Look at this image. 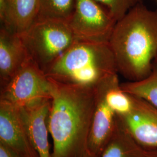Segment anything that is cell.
Wrapping results in <instances>:
<instances>
[{
    "label": "cell",
    "mask_w": 157,
    "mask_h": 157,
    "mask_svg": "<svg viewBox=\"0 0 157 157\" xmlns=\"http://www.w3.org/2000/svg\"><path fill=\"white\" fill-rule=\"evenodd\" d=\"M53 82L48 124L51 157H78L88 151L94 88Z\"/></svg>",
    "instance_id": "6da1fadb"
},
{
    "label": "cell",
    "mask_w": 157,
    "mask_h": 157,
    "mask_svg": "<svg viewBox=\"0 0 157 157\" xmlns=\"http://www.w3.org/2000/svg\"><path fill=\"white\" fill-rule=\"evenodd\" d=\"M118 73L138 81L151 72L157 54V10L140 3L116 23L109 40Z\"/></svg>",
    "instance_id": "7a4b0ae2"
},
{
    "label": "cell",
    "mask_w": 157,
    "mask_h": 157,
    "mask_svg": "<svg viewBox=\"0 0 157 157\" xmlns=\"http://www.w3.org/2000/svg\"><path fill=\"white\" fill-rule=\"evenodd\" d=\"M115 73L118 68L109 43L77 40L45 74L59 83L94 88Z\"/></svg>",
    "instance_id": "3957f363"
},
{
    "label": "cell",
    "mask_w": 157,
    "mask_h": 157,
    "mask_svg": "<svg viewBox=\"0 0 157 157\" xmlns=\"http://www.w3.org/2000/svg\"><path fill=\"white\" fill-rule=\"evenodd\" d=\"M20 36L30 58L45 73L78 40L68 23L37 20Z\"/></svg>",
    "instance_id": "277c9868"
},
{
    "label": "cell",
    "mask_w": 157,
    "mask_h": 157,
    "mask_svg": "<svg viewBox=\"0 0 157 157\" xmlns=\"http://www.w3.org/2000/svg\"><path fill=\"white\" fill-rule=\"evenodd\" d=\"M53 82L32 59L1 87L0 100L20 108L51 99Z\"/></svg>",
    "instance_id": "5b68a950"
},
{
    "label": "cell",
    "mask_w": 157,
    "mask_h": 157,
    "mask_svg": "<svg viewBox=\"0 0 157 157\" xmlns=\"http://www.w3.org/2000/svg\"><path fill=\"white\" fill-rule=\"evenodd\" d=\"M117 21L95 0H76L68 24L76 39L108 43Z\"/></svg>",
    "instance_id": "8992f818"
},
{
    "label": "cell",
    "mask_w": 157,
    "mask_h": 157,
    "mask_svg": "<svg viewBox=\"0 0 157 157\" xmlns=\"http://www.w3.org/2000/svg\"><path fill=\"white\" fill-rule=\"evenodd\" d=\"M0 143L20 157H39L20 108L0 100Z\"/></svg>",
    "instance_id": "52a82bcc"
},
{
    "label": "cell",
    "mask_w": 157,
    "mask_h": 157,
    "mask_svg": "<svg viewBox=\"0 0 157 157\" xmlns=\"http://www.w3.org/2000/svg\"><path fill=\"white\" fill-rule=\"evenodd\" d=\"M112 75L94 87V107L87 149L100 155L111 139L117 122V115L109 106L105 98L108 83Z\"/></svg>",
    "instance_id": "ba28073f"
},
{
    "label": "cell",
    "mask_w": 157,
    "mask_h": 157,
    "mask_svg": "<svg viewBox=\"0 0 157 157\" xmlns=\"http://www.w3.org/2000/svg\"><path fill=\"white\" fill-rule=\"evenodd\" d=\"M132 97V111L126 115L118 117L142 147L157 148V108L143 99Z\"/></svg>",
    "instance_id": "9c48e42d"
},
{
    "label": "cell",
    "mask_w": 157,
    "mask_h": 157,
    "mask_svg": "<svg viewBox=\"0 0 157 157\" xmlns=\"http://www.w3.org/2000/svg\"><path fill=\"white\" fill-rule=\"evenodd\" d=\"M32 59L19 34L1 26L0 86L2 87Z\"/></svg>",
    "instance_id": "30bf717a"
},
{
    "label": "cell",
    "mask_w": 157,
    "mask_h": 157,
    "mask_svg": "<svg viewBox=\"0 0 157 157\" xmlns=\"http://www.w3.org/2000/svg\"><path fill=\"white\" fill-rule=\"evenodd\" d=\"M51 99L21 108L32 144L39 157H51L48 119Z\"/></svg>",
    "instance_id": "8fae6325"
},
{
    "label": "cell",
    "mask_w": 157,
    "mask_h": 157,
    "mask_svg": "<svg viewBox=\"0 0 157 157\" xmlns=\"http://www.w3.org/2000/svg\"><path fill=\"white\" fill-rule=\"evenodd\" d=\"M145 149L137 143L117 115L114 132L101 157H143Z\"/></svg>",
    "instance_id": "7c38bea8"
},
{
    "label": "cell",
    "mask_w": 157,
    "mask_h": 157,
    "mask_svg": "<svg viewBox=\"0 0 157 157\" xmlns=\"http://www.w3.org/2000/svg\"><path fill=\"white\" fill-rule=\"evenodd\" d=\"M12 31L22 34L38 19L39 0H9Z\"/></svg>",
    "instance_id": "4fadbf2b"
},
{
    "label": "cell",
    "mask_w": 157,
    "mask_h": 157,
    "mask_svg": "<svg viewBox=\"0 0 157 157\" xmlns=\"http://www.w3.org/2000/svg\"><path fill=\"white\" fill-rule=\"evenodd\" d=\"M121 86L130 95L143 99L157 108V65L155 63L151 72L145 78L128 81Z\"/></svg>",
    "instance_id": "5bb4252c"
},
{
    "label": "cell",
    "mask_w": 157,
    "mask_h": 157,
    "mask_svg": "<svg viewBox=\"0 0 157 157\" xmlns=\"http://www.w3.org/2000/svg\"><path fill=\"white\" fill-rule=\"evenodd\" d=\"M118 73L111 77L105 98L108 104L118 116H124L129 113L133 106V97L125 92L121 87Z\"/></svg>",
    "instance_id": "9a60e30c"
},
{
    "label": "cell",
    "mask_w": 157,
    "mask_h": 157,
    "mask_svg": "<svg viewBox=\"0 0 157 157\" xmlns=\"http://www.w3.org/2000/svg\"><path fill=\"white\" fill-rule=\"evenodd\" d=\"M75 4L76 0H39L37 20H56L68 23L73 15Z\"/></svg>",
    "instance_id": "2e32d148"
},
{
    "label": "cell",
    "mask_w": 157,
    "mask_h": 157,
    "mask_svg": "<svg viewBox=\"0 0 157 157\" xmlns=\"http://www.w3.org/2000/svg\"><path fill=\"white\" fill-rule=\"evenodd\" d=\"M117 22L143 0H95Z\"/></svg>",
    "instance_id": "e0dca14e"
},
{
    "label": "cell",
    "mask_w": 157,
    "mask_h": 157,
    "mask_svg": "<svg viewBox=\"0 0 157 157\" xmlns=\"http://www.w3.org/2000/svg\"><path fill=\"white\" fill-rule=\"evenodd\" d=\"M1 26L12 31L9 0H0Z\"/></svg>",
    "instance_id": "ac0fdd59"
},
{
    "label": "cell",
    "mask_w": 157,
    "mask_h": 157,
    "mask_svg": "<svg viewBox=\"0 0 157 157\" xmlns=\"http://www.w3.org/2000/svg\"><path fill=\"white\" fill-rule=\"evenodd\" d=\"M0 157H20L9 147L0 143Z\"/></svg>",
    "instance_id": "d6986e66"
},
{
    "label": "cell",
    "mask_w": 157,
    "mask_h": 157,
    "mask_svg": "<svg viewBox=\"0 0 157 157\" xmlns=\"http://www.w3.org/2000/svg\"><path fill=\"white\" fill-rule=\"evenodd\" d=\"M143 157H157V148L145 149Z\"/></svg>",
    "instance_id": "ffe728a7"
},
{
    "label": "cell",
    "mask_w": 157,
    "mask_h": 157,
    "mask_svg": "<svg viewBox=\"0 0 157 157\" xmlns=\"http://www.w3.org/2000/svg\"><path fill=\"white\" fill-rule=\"evenodd\" d=\"M78 157H101V155L96 154L95 153L91 152H90L89 151H87L84 154H83V155H80V156Z\"/></svg>",
    "instance_id": "44dd1931"
},
{
    "label": "cell",
    "mask_w": 157,
    "mask_h": 157,
    "mask_svg": "<svg viewBox=\"0 0 157 157\" xmlns=\"http://www.w3.org/2000/svg\"><path fill=\"white\" fill-rule=\"evenodd\" d=\"M154 63L157 65V56H156V58H155V62H154Z\"/></svg>",
    "instance_id": "7402d4cb"
}]
</instances>
